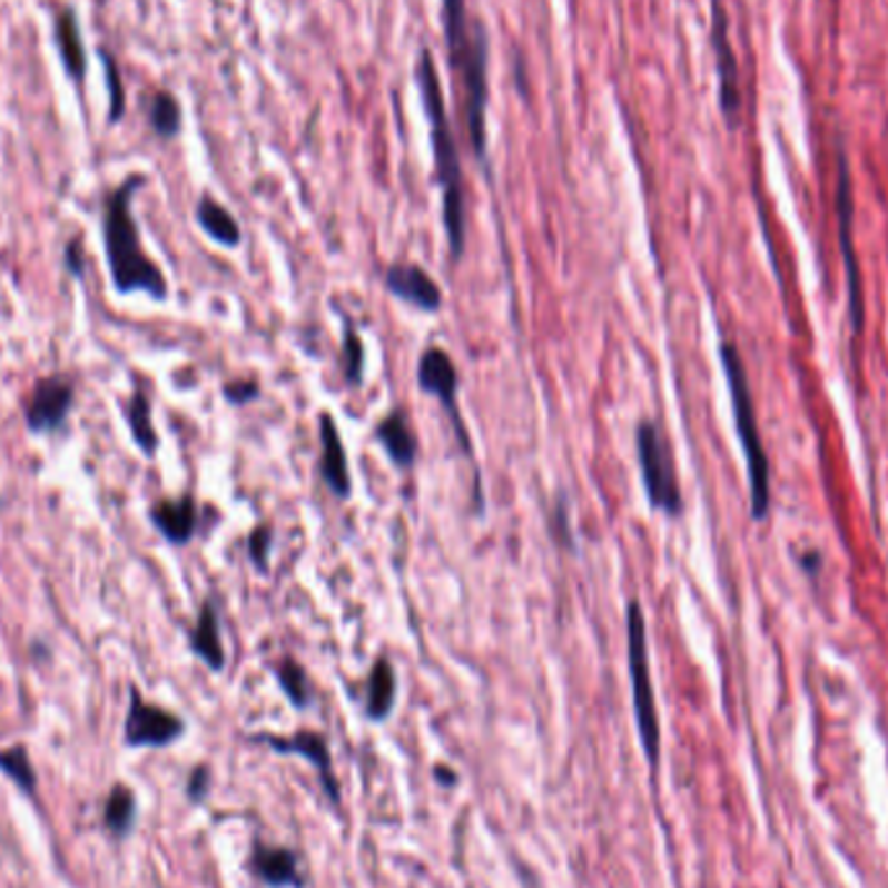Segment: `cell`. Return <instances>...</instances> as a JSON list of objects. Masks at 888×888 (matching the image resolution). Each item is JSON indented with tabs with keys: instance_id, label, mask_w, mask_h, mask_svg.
Masks as SVG:
<instances>
[{
	"instance_id": "cell-1",
	"label": "cell",
	"mask_w": 888,
	"mask_h": 888,
	"mask_svg": "<svg viewBox=\"0 0 888 888\" xmlns=\"http://www.w3.org/2000/svg\"><path fill=\"white\" fill-rule=\"evenodd\" d=\"M416 83L421 91V105L428 120V136H432V154L436 179L442 187V221L447 231V245L452 263H457L465 253V182L463 164H460L457 138L452 130L444 93L436 73L434 55L428 47H421L416 55Z\"/></svg>"
},
{
	"instance_id": "cell-2",
	"label": "cell",
	"mask_w": 888,
	"mask_h": 888,
	"mask_svg": "<svg viewBox=\"0 0 888 888\" xmlns=\"http://www.w3.org/2000/svg\"><path fill=\"white\" fill-rule=\"evenodd\" d=\"M442 27L447 60L463 91L467 140L475 159L486 161V105H489V37L478 21L467 19L465 0H442Z\"/></svg>"
},
{
	"instance_id": "cell-3",
	"label": "cell",
	"mask_w": 888,
	"mask_h": 888,
	"mask_svg": "<svg viewBox=\"0 0 888 888\" xmlns=\"http://www.w3.org/2000/svg\"><path fill=\"white\" fill-rule=\"evenodd\" d=\"M146 185V177L132 175L107 198L105 206V249L109 270H112L115 288L120 294L144 292L154 299L167 296V278L151 257L144 253L138 237L136 218L130 214V200L138 187Z\"/></svg>"
},
{
	"instance_id": "cell-4",
	"label": "cell",
	"mask_w": 888,
	"mask_h": 888,
	"mask_svg": "<svg viewBox=\"0 0 888 888\" xmlns=\"http://www.w3.org/2000/svg\"><path fill=\"white\" fill-rule=\"evenodd\" d=\"M722 372L728 379L730 401H732V416H736V432L746 455L748 467V489H751V514L753 520H767L771 506V471L767 450L761 444L759 424H756L753 397L751 385H748V374L740 358L738 348L732 343L724 341L720 346Z\"/></svg>"
},
{
	"instance_id": "cell-5",
	"label": "cell",
	"mask_w": 888,
	"mask_h": 888,
	"mask_svg": "<svg viewBox=\"0 0 888 888\" xmlns=\"http://www.w3.org/2000/svg\"><path fill=\"white\" fill-rule=\"evenodd\" d=\"M623 615H626V660H629V681H631V704H634V720L644 756L647 761H650V767L654 769L660 763V717H658V704H654L642 603H639L637 598H631Z\"/></svg>"
},
{
	"instance_id": "cell-6",
	"label": "cell",
	"mask_w": 888,
	"mask_h": 888,
	"mask_svg": "<svg viewBox=\"0 0 888 888\" xmlns=\"http://www.w3.org/2000/svg\"><path fill=\"white\" fill-rule=\"evenodd\" d=\"M634 447L647 502L652 510L668 514V517H678L683 512V494L678 486L673 452H670L665 434L652 418H642L637 424Z\"/></svg>"
},
{
	"instance_id": "cell-7",
	"label": "cell",
	"mask_w": 888,
	"mask_h": 888,
	"mask_svg": "<svg viewBox=\"0 0 888 888\" xmlns=\"http://www.w3.org/2000/svg\"><path fill=\"white\" fill-rule=\"evenodd\" d=\"M416 382H418L421 393L440 401L442 411L447 413L450 426L457 436V444H460V450H463V455L475 460L471 434H467V426H465L463 413H460V403H457V389H460L457 366H455V362H452V356L447 354V351L440 346H428L424 354L418 356Z\"/></svg>"
},
{
	"instance_id": "cell-8",
	"label": "cell",
	"mask_w": 888,
	"mask_h": 888,
	"mask_svg": "<svg viewBox=\"0 0 888 888\" xmlns=\"http://www.w3.org/2000/svg\"><path fill=\"white\" fill-rule=\"evenodd\" d=\"M182 732L185 722L175 712L151 704L136 689L130 691V709L125 717V743L130 748H164L182 738Z\"/></svg>"
},
{
	"instance_id": "cell-9",
	"label": "cell",
	"mask_w": 888,
	"mask_h": 888,
	"mask_svg": "<svg viewBox=\"0 0 888 888\" xmlns=\"http://www.w3.org/2000/svg\"><path fill=\"white\" fill-rule=\"evenodd\" d=\"M712 47L717 83H720V109L730 128H736L740 117V83L736 52H732L728 34V13H724L722 0H712Z\"/></svg>"
},
{
	"instance_id": "cell-10",
	"label": "cell",
	"mask_w": 888,
	"mask_h": 888,
	"mask_svg": "<svg viewBox=\"0 0 888 888\" xmlns=\"http://www.w3.org/2000/svg\"><path fill=\"white\" fill-rule=\"evenodd\" d=\"M382 284L395 299H401L408 307L436 315L444 307V294L432 273L421 268L416 263H393L382 273Z\"/></svg>"
},
{
	"instance_id": "cell-11",
	"label": "cell",
	"mask_w": 888,
	"mask_h": 888,
	"mask_svg": "<svg viewBox=\"0 0 888 888\" xmlns=\"http://www.w3.org/2000/svg\"><path fill=\"white\" fill-rule=\"evenodd\" d=\"M319 424V460H317V473L327 491L341 502H346L354 494V478H351V467H348V452L346 444H343L341 428L335 424L333 413L323 411L317 418Z\"/></svg>"
},
{
	"instance_id": "cell-12",
	"label": "cell",
	"mask_w": 888,
	"mask_h": 888,
	"mask_svg": "<svg viewBox=\"0 0 888 888\" xmlns=\"http://www.w3.org/2000/svg\"><path fill=\"white\" fill-rule=\"evenodd\" d=\"M253 740H260L270 748V751L276 753H288V756H302V759H307L312 767L317 769L319 779H323V787L327 792V798L333 802L341 800V790H338V782H335V774H333V759H330V748H327V738L323 732H315V730H299L294 732V736H273V732H260V736H255Z\"/></svg>"
},
{
	"instance_id": "cell-13",
	"label": "cell",
	"mask_w": 888,
	"mask_h": 888,
	"mask_svg": "<svg viewBox=\"0 0 888 888\" xmlns=\"http://www.w3.org/2000/svg\"><path fill=\"white\" fill-rule=\"evenodd\" d=\"M837 216H839V245L847 263L849 280V304H852V323L857 330L862 325V299H860V270L852 245V182H849V167L845 154H839V185H837Z\"/></svg>"
},
{
	"instance_id": "cell-14",
	"label": "cell",
	"mask_w": 888,
	"mask_h": 888,
	"mask_svg": "<svg viewBox=\"0 0 888 888\" xmlns=\"http://www.w3.org/2000/svg\"><path fill=\"white\" fill-rule=\"evenodd\" d=\"M73 403V385L66 377H45L31 389L27 424L31 432H52L66 421Z\"/></svg>"
},
{
	"instance_id": "cell-15",
	"label": "cell",
	"mask_w": 888,
	"mask_h": 888,
	"mask_svg": "<svg viewBox=\"0 0 888 888\" xmlns=\"http://www.w3.org/2000/svg\"><path fill=\"white\" fill-rule=\"evenodd\" d=\"M247 868L253 876L268 888H302L304 878L299 872V857L294 849L265 845V841H255L253 852H249Z\"/></svg>"
},
{
	"instance_id": "cell-16",
	"label": "cell",
	"mask_w": 888,
	"mask_h": 888,
	"mask_svg": "<svg viewBox=\"0 0 888 888\" xmlns=\"http://www.w3.org/2000/svg\"><path fill=\"white\" fill-rule=\"evenodd\" d=\"M374 440L397 471H411L418 460V436L413 432L408 413L403 408L389 411L374 424Z\"/></svg>"
},
{
	"instance_id": "cell-17",
	"label": "cell",
	"mask_w": 888,
	"mask_h": 888,
	"mask_svg": "<svg viewBox=\"0 0 888 888\" xmlns=\"http://www.w3.org/2000/svg\"><path fill=\"white\" fill-rule=\"evenodd\" d=\"M151 522L171 545H187L198 530V504L190 494L161 499L151 506Z\"/></svg>"
},
{
	"instance_id": "cell-18",
	"label": "cell",
	"mask_w": 888,
	"mask_h": 888,
	"mask_svg": "<svg viewBox=\"0 0 888 888\" xmlns=\"http://www.w3.org/2000/svg\"><path fill=\"white\" fill-rule=\"evenodd\" d=\"M397 699V675L393 662H389L387 654H379L374 660V665L366 675L364 685V714L366 720L372 722H385L389 712L395 709Z\"/></svg>"
},
{
	"instance_id": "cell-19",
	"label": "cell",
	"mask_w": 888,
	"mask_h": 888,
	"mask_svg": "<svg viewBox=\"0 0 888 888\" xmlns=\"http://www.w3.org/2000/svg\"><path fill=\"white\" fill-rule=\"evenodd\" d=\"M190 650L206 662V665L218 673L226 665V650L221 642V623H218V611L214 600H206L200 605L198 621L190 631Z\"/></svg>"
},
{
	"instance_id": "cell-20",
	"label": "cell",
	"mask_w": 888,
	"mask_h": 888,
	"mask_svg": "<svg viewBox=\"0 0 888 888\" xmlns=\"http://www.w3.org/2000/svg\"><path fill=\"white\" fill-rule=\"evenodd\" d=\"M195 218H198L200 229L208 234L210 239L218 241L221 247H239L241 245V229L229 210H226L221 203L210 198V195H203L195 206Z\"/></svg>"
},
{
	"instance_id": "cell-21",
	"label": "cell",
	"mask_w": 888,
	"mask_h": 888,
	"mask_svg": "<svg viewBox=\"0 0 888 888\" xmlns=\"http://www.w3.org/2000/svg\"><path fill=\"white\" fill-rule=\"evenodd\" d=\"M55 37H58L60 58H62V68H66V73L70 78H83L86 52L81 45V29H78V21L70 8L60 11L58 19H55Z\"/></svg>"
},
{
	"instance_id": "cell-22",
	"label": "cell",
	"mask_w": 888,
	"mask_h": 888,
	"mask_svg": "<svg viewBox=\"0 0 888 888\" xmlns=\"http://www.w3.org/2000/svg\"><path fill=\"white\" fill-rule=\"evenodd\" d=\"M276 681L280 685V691H284V697L288 699V704L294 709L304 712V709L312 707V701H315V689H312L307 670H304L299 660L280 658L276 662Z\"/></svg>"
},
{
	"instance_id": "cell-23",
	"label": "cell",
	"mask_w": 888,
	"mask_h": 888,
	"mask_svg": "<svg viewBox=\"0 0 888 888\" xmlns=\"http://www.w3.org/2000/svg\"><path fill=\"white\" fill-rule=\"evenodd\" d=\"M125 416H128L132 440L144 450V455L151 457L156 447H159V436H156V428L151 424V401H148L144 387H138L132 393L128 408H125Z\"/></svg>"
},
{
	"instance_id": "cell-24",
	"label": "cell",
	"mask_w": 888,
	"mask_h": 888,
	"mask_svg": "<svg viewBox=\"0 0 888 888\" xmlns=\"http://www.w3.org/2000/svg\"><path fill=\"white\" fill-rule=\"evenodd\" d=\"M341 372L348 387L364 385V341L358 335L354 319L343 315L341 333Z\"/></svg>"
},
{
	"instance_id": "cell-25",
	"label": "cell",
	"mask_w": 888,
	"mask_h": 888,
	"mask_svg": "<svg viewBox=\"0 0 888 888\" xmlns=\"http://www.w3.org/2000/svg\"><path fill=\"white\" fill-rule=\"evenodd\" d=\"M132 821H136V795L128 785H115L105 802V826L115 837L130 833Z\"/></svg>"
},
{
	"instance_id": "cell-26",
	"label": "cell",
	"mask_w": 888,
	"mask_h": 888,
	"mask_svg": "<svg viewBox=\"0 0 888 888\" xmlns=\"http://www.w3.org/2000/svg\"><path fill=\"white\" fill-rule=\"evenodd\" d=\"M148 120H151V128L156 130V136L161 138H175L179 128H182V109H179L177 99L167 91H159L148 107Z\"/></svg>"
},
{
	"instance_id": "cell-27",
	"label": "cell",
	"mask_w": 888,
	"mask_h": 888,
	"mask_svg": "<svg viewBox=\"0 0 888 888\" xmlns=\"http://www.w3.org/2000/svg\"><path fill=\"white\" fill-rule=\"evenodd\" d=\"M0 769H3V774L11 777L23 792L34 795L37 774H34V769H31V763H29L27 748L13 746V748H8V751H0Z\"/></svg>"
},
{
	"instance_id": "cell-28",
	"label": "cell",
	"mask_w": 888,
	"mask_h": 888,
	"mask_svg": "<svg viewBox=\"0 0 888 888\" xmlns=\"http://www.w3.org/2000/svg\"><path fill=\"white\" fill-rule=\"evenodd\" d=\"M273 527L270 525H255L253 533L247 537V556L253 561V566L257 572L265 574L270 564V551H273Z\"/></svg>"
},
{
	"instance_id": "cell-29",
	"label": "cell",
	"mask_w": 888,
	"mask_h": 888,
	"mask_svg": "<svg viewBox=\"0 0 888 888\" xmlns=\"http://www.w3.org/2000/svg\"><path fill=\"white\" fill-rule=\"evenodd\" d=\"M549 530H551L553 541H556L561 549L576 551V543H574V535H572V520H569V504L564 502V499H559V502L553 504Z\"/></svg>"
},
{
	"instance_id": "cell-30",
	"label": "cell",
	"mask_w": 888,
	"mask_h": 888,
	"mask_svg": "<svg viewBox=\"0 0 888 888\" xmlns=\"http://www.w3.org/2000/svg\"><path fill=\"white\" fill-rule=\"evenodd\" d=\"M107 66V86H109V120H120L125 115V89L120 76H117V68L112 58H105Z\"/></svg>"
},
{
	"instance_id": "cell-31",
	"label": "cell",
	"mask_w": 888,
	"mask_h": 888,
	"mask_svg": "<svg viewBox=\"0 0 888 888\" xmlns=\"http://www.w3.org/2000/svg\"><path fill=\"white\" fill-rule=\"evenodd\" d=\"M224 397L231 405H247L260 397V382L257 379H234L224 387Z\"/></svg>"
},
{
	"instance_id": "cell-32",
	"label": "cell",
	"mask_w": 888,
	"mask_h": 888,
	"mask_svg": "<svg viewBox=\"0 0 888 888\" xmlns=\"http://www.w3.org/2000/svg\"><path fill=\"white\" fill-rule=\"evenodd\" d=\"M208 787H210V769L206 763H200V767H195L190 771V777H187V798L193 802H200L208 795Z\"/></svg>"
},
{
	"instance_id": "cell-33",
	"label": "cell",
	"mask_w": 888,
	"mask_h": 888,
	"mask_svg": "<svg viewBox=\"0 0 888 888\" xmlns=\"http://www.w3.org/2000/svg\"><path fill=\"white\" fill-rule=\"evenodd\" d=\"M66 265L70 273H76V276H81L83 273V245L81 239H73L66 245Z\"/></svg>"
},
{
	"instance_id": "cell-34",
	"label": "cell",
	"mask_w": 888,
	"mask_h": 888,
	"mask_svg": "<svg viewBox=\"0 0 888 888\" xmlns=\"http://www.w3.org/2000/svg\"><path fill=\"white\" fill-rule=\"evenodd\" d=\"M434 777L440 779L442 785H455V782H457V774H455V771H452L450 767H436V769H434Z\"/></svg>"
}]
</instances>
